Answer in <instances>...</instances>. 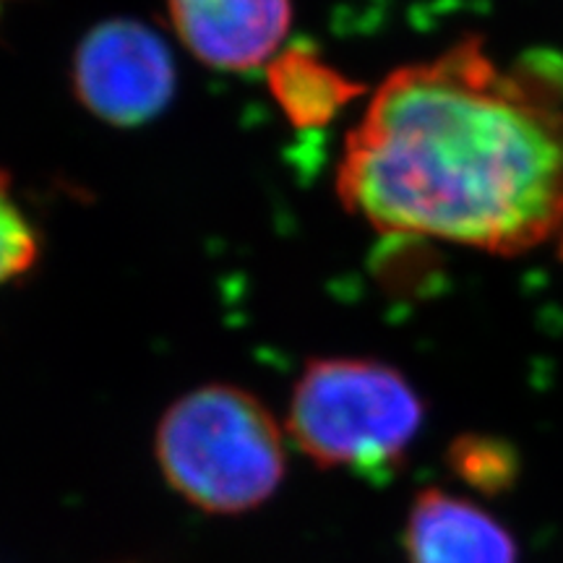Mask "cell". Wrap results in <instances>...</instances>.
<instances>
[{
	"mask_svg": "<svg viewBox=\"0 0 563 563\" xmlns=\"http://www.w3.org/2000/svg\"><path fill=\"white\" fill-rule=\"evenodd\" d=\"M344 209L386 235L501 253L563 230V100L481 37L391 70L344 139Z\"/></svg>",
	"mask_w": 563,
	"mask_h": 563,
	"instance_id": "cell-1",
	"label": "cell"
},
{
	"mask_svg": "<svg viewBox=\"0 0 563 563\" xmlns=\"http://www.w3.org/2000/svg\"><path fill=\"white\" fill-rule=\"evenodd\" d=\"M157 462L186 501L211 514L262 506L285 477V443L272 412L238 386L183 394L157 428Z\"/></svg>",
	"mask_w": 563,
	"mask_h": 563,
	"instance_id": "cell-2",
	"label": "cell"
},
{
	"mask_svg": "<svg viewBox=\"0 0 563 563\" xmlns=\"http://www.w3.org/2000/svg\"><path fill=\"white\" fill-rule=\"evenodd\" d=\"M422 420V399L391 365L316 357L295 384L287 428L319 467L384 477L405 462Z\"/></svg>",
	"mask_w": 563,
	"mask_h": 563,
	"instance_id": "cell-3",
	"label": "cell"
},
{
	"mask_svg": "<svg viewBox=\"0 0 563 563\" xmlns=\"http://www.w3.org/2000/svg\"><path fill=\"white\" fill-rule=\"evenodd\" d=\"M70 79L79 102L110 125H144L175 95V60L157 32L133 19H112L84 34Z\"/></svg>",
	"mask_w": 563,
	"mask_h": 563,
	"instance_id": "cell-4",
	"label": "cell"
},
{
	"mask_svg": "<svg viewBox=\"0 0 563 563\" xmlns=\"http://www.w3.org/2000/svg\"><path fill=\"white\" fill-rule=\"evenodd\" d=\"M167 13L183 45L222 70L274 60L292 24L290 0H167Z\"/></svg>",
	"mask_w": 563,
	"mask_h": 563,
	"instance_id": "cell-5",
	"label": "cell"
},
{
	"mask_svg": "<svg viewBox=\"0 0 563 563\" xmlns=\"http://www.w3.org/2000/svg\"><path fill=\"white\" fill-rule=\"evenodd\" d=\"M405 540L410 563H519L517 543L488 511L441 488L415 498Z\"/></svg>",
	"mask_w": 563,
	"mask_h": 563,
	"instance_id": "cell-6",
	"label": "cell"
},
{
	"mask_svg": "<svg viewBox=\"0 0 563 563\" xmlns=\"http://www.w3.org/2000/svg\"><path fill=\"white\" fill-rule=\"evenodd\" d=\"M272 97L295 125L319 129L332 123L361 95V87L311 47H287L269 63Z\"/></svg>",
	"mask_w": 563,
	"mask_h": 563,
	"instance_id": "cell-7",
	"label": "cell"
},
{
	"mask_svg": "<svg viewBox=\"0 0 563 563\" xmlns=\"http://www.w3.org/2000/svg\"><path fill=\"white\" fill-rule=\"evenodd\" d=\"M454 473L483 493H501L517 481V452L501 439L462 435L449 452Z\"/></svg>",
	"mask_w": 563,
	"mask_h": 563,
	"instance_id": "cell-8",
	"label": "cell"
},
{
	"mask_svg": "<svg viewBox=\"0 0 563 563\" xmlns=\"http://www.w3.org/2000/svg\"><path fill=\"white\" fill-rule=\"evenodd\" d=\"M37 232L13 199L11 178L0 170V285H9L30 272L37 264Z\"/></svg>",
	"mask_w": 563,
	"mask_h": 563,
	"instance_id": "cell-9",
	"label": "cell"
},
{
	"mask_svg": "<svg viewBox=\"0 0 563 563\" xmlns=\"http://www.w3.org/2000/svg\"><path fill=\"white\" fill-rule=\"evenodd\" d=\"M561 258H563V230H561Z\"/></svg>",
	"mask_w": 563,
	"mask_h": 563,
	"instance_id": "cell-10",
	"label": "cell"
}]
</instances>
